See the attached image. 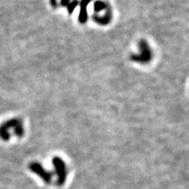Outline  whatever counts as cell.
Returning a JSON list of instances; mask_svg holds the SVG:
<instances>
[{
  "label": "cell",
  "mask_w": 189,
  "mask_h": 189,
  "mask_svg": "<svg viewBox=\"0 0 189 189\" xmlns=\"http://www.w3.org/2000/svg\"><path fill=\"white\" fill-rule=\"evenodd\" d=\"M52 163L54 168V172L57 175V183L58 185L62 186L65 184L67 177V170L64 161L58 157H54L52 159Z\"/></svg>",
  "instance_id": "obj_1"
},
{
  "label": "cell",
  "mask_w": 189,
  "mask_h": 189,
  "mask_svg": "<svg viewBox=\"0 0 189 189\" xmlns=\"http://www.w3.org/2000/svg\"><path fill=\"white\" fill-rule=\"evenodd\" d=\"M29 168L32 173L39 176L41 179L46 183V184H50L52 181V176L53 174L51 172H48L46 170L44 167L42 166L41 164L36 162H31L29 165Z\"/></svg>",
  "instance_id": "obj_2"
},
{
  "label": "cell",
  "mask_w": 189,
  "mask_h": 189,
  "mask_svg": "<svg viewBox=\"0 0 189 189\" xmlns=\"http://www.w3.org/2000/svg\"><path fill=\"white\" fill-rule=\"evenodd\" d=\"M21 119H19V118H12V119H10V120L7 121V122H3L2 125H0V128L9 131V129L14 128L16 126L21 125Z\"/></svg>",
  "instance_id": "obj_3"
},
{
  "label": "cell",
  "mask_w": 189,
  "mask_h": 189,
  "mask_svg": "<svg viewBox=\"0 0 189 189\" xmlns=\"http://www.w3.org/2000/svg\"><path fill=\"white\" fill-rule=\"evenodd\" d=\"M0 138L2 139L3 141H8L10 138V134L9 131L0 128Z\"/></svg>",
  "instance_id": "obj_4"
},
{
  "label": "cell",
  "mask_w": 189,
  "mask_h": 189,
  "mask_svg": "<svg viewBox=\"0 0 189 189\" xmlns=\"http://www.w3.org/2000/svg\"><path fill=\"white\" fill-rule=\"evenodd\" d=\"M14 135L17 136V137H21L24 135V128L22 126V124L18 125L14 128Z\"/></svg>",
  "instance_id": "obj_5"
}]
</instances>
